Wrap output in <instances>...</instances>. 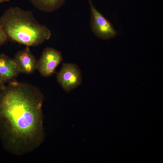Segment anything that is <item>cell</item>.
Masks as SVG:
<instances>
[{"instance_id": "6da1fadb", "label": "cell", "mask_w": 163, "mask_h": 163, "mask_svg": "<svg viewBox=\"0 0 163 163\" xmlns=\"http://www.w3.org/2000/svg\"><path fill=\"white\" fill-rule=\"evenodd\" d=\"M43 99L40 89L28 83L11 82L0 89V139L6 151L22 155L42 143Z\"/></svg>"}, {"instance_id": "7a4b0ae2", "label": "cell", "mask_w": 163, "mask_h": 163, "mask_svg": "<svg viewBox=\"0 0 163 163\" xmlns=\"http://www.w3.org/2000/svg\"><path fill=\"white\" fill-rule=\"evenodd\" d=\"M0 25L8 40L27 46L39 45L51 35L50 29L40 24L32 11L17 7L5 11L0 18Z\"/></svg>"}, {"instance_id": "3957f363", "label": "cell", "mask_w": 163, "mask_h": 163, "mask_svg": "<svg viewBox=\"0 0 163 163\" xmlns=\"http://www.w3.org/2000/svg\"><path fill=\"white\" fill-rule=\"evenodd\" d=\"M87 1L91 11L90 26L94 35L104 40L114 37L117 31L112 23L96 8L92 0Z\"/></svg>"}, {"instance_id": "277c9868", "label": "cell", "mask_w": 163, "mask_h": 163, "mask_svg": "<svg viewBox=\"0 0 163 163\" xmlns=\"http://www.w3.org/2000/svg\"><path fill=\"white\" fill-rule=\"evenodd\" d=\"M57 82L66 92L79 86L82 82L81 71L78 65L73 63H64L56 75Z\"/></svg>"}, {"instance_id": "5b68a950", "label": "cell", "mask_w": 163, "mask_h": 163, "mask_svg": "<svg viewBox=\"0 0 163 163\" xmlns=\"http://www.w3.org/2000/svg\"><path fill=\"white\" fill-rule=\"evenodd\" d=\"M62 60L60 52L53 48L46 47L43 51L38 60L37 69L43 77L51 76Z\"/></svg>"}, {"instance_id": "8992f818", "label": "cell", "mask_w": 163, "mask_h": 163, "mask_svg": "<svg viewBox=\"0 0 163 163\" xmlns=\"http://www.w3.org/2000/svg\"><path fill=\"white\" fill-rule=\"evenodd\" d=\"M13 59L21 73L30 75L37 69L38 60L32 53L29 46L18 51Z\"/></svg>"}, {"instance_id": "52a82bcc", "label": "cell", "mask_w": 163, "mask_h": 163, "mask_svg": "<svg viewBox=\"0 0 163 163\" xmlns=\"http://www.w3.org/2000/svg\"><path fill=\"white\" fill-rule=\"evenodd\" d=\"M20 72L14 59L4 54L0 55V75L8 83L17 81Z\"/></svg>"}, {"instance_id": "ba28073f", "label": "cell", "mask_w": 163, "mask_h": 163, "mask_svg": "<svg viewBox=\"0 0 163 163\" xmlns=\"http://www.w3.org/2000/svg\"><path fill=\"white\" fill-rule=\"evenodd\" d=\"M38 10L45 12H51L60 8L65 0H30Z\"/></svg>"}, {"instance_id": "9c48e42d", "label": "cell", "mask_w": 163, "mask_h": 163, "mask_svg": "<svg viewBox=\"0 0 163 163\" xmlns=\"http://www.w3.org/2000/svg\"><path fill=\"white\" fill-rule=\"evenodd\" d=\"M8 40L6 35L0 25V46L5 43Z\"/></svg>"}, {"instance_id": "30bf717a", "label": "cell", "mask_w": 163, "mask_h": 163, "mask_svg": "<svg viewBox=\"0 0 163 163\" xmlns=\"http://www.w3.org/2000/svg\"><path fill=\"white\" fill-rule=\"evenodd\" d=\"M7 83H8L7 80L0 75V89L4 88Z\"/></svg>"}, {"instance_id": "8fae6325", "label": "cell", "mask_w": 163, "mask_h": 163, "mask_svg": "<svg viewBox=\"0 0 163 163\" xmlns=\"http://www.w3.org/2000/svg\"><path fill=\"white\" fill-rule=\"evenodd\" d=\"M10 0H0V4L4 2H8Z\"/></svg>"}]
</instances>
